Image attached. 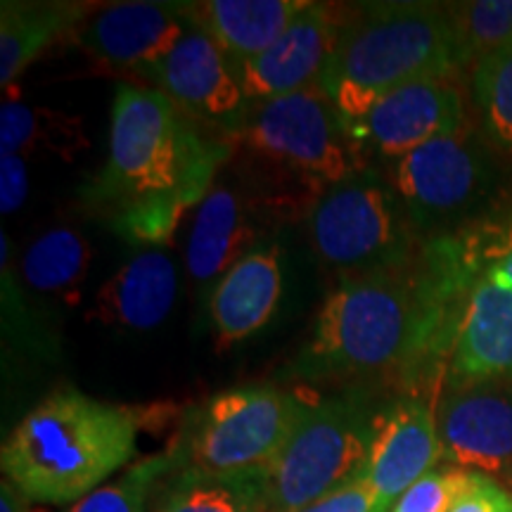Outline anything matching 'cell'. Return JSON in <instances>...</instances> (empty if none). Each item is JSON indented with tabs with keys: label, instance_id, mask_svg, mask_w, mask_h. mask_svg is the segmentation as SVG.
<instances>
[{
	"label": "cell",
	"instance_id": "obj_1",
	"mask_svg": "<svg viewBox=\"0 0 512 512\" xmlns=\"http://www.w3.org/2000/svg\"><path fill=\"white\" fill-rule=\"evenodd\" d=\"M228 155L226 143L204 140L157 88L119 83L105 166L86 185L83 202L128 245L164 247L185 211L200 207L214 188Z\"/></svg>",
	"mask_w": 512,
	"mask_h": 512
},
{
	"label": "cell",
	"instance_id": "obj_2",
	"mask_svg": "<svg viewBox=\"0 0 512 512\" xmlns=\"http://www.w3.org/2000/svg\"><path fill=\"white\" fill-rule=\"evenodd\" d=\"M456 302L425 273L342 278L320 306L309 342L292 363L299 377H349L432 363L456 342Z\"/></svg>",
	"mask_w": 512,
	"mask_h": 512
},
{
	"label": "cell",
	"instance_id": "obj_3",
	"mask_svg": "<svg viewBox=\"0 0 512 512\" xmlns=\"http://www.w3.org/2000/svg\"><path fill=\"white\" fill-rule=\"evenodd\" d=\"M136 411L67 387L19 420L0 451V467L36 505H74L136 456Z\"/></svg>",
	"mask_w": 512,
	"mask_h": 512
},
{
	"label": "cell",
	"instance_id": "obj_4",
	"mask_svg": "<svg viewBox=\"0 0 512 512\" xmlns=\"http://www.w3.org/2000/svg\"><path fill=\"white\" fill-rule=\"evenodd\" d=\"M460 64L448 5L366 3L339 22L318 86L354 124L387 93L415 81L446 79Z\"/></svg>",
	"mask_w": 512,
	"mask_h": 512
},
{
	"label": "cell",
	"instance_id": "obj_5",
	"mask_svg": "<svg viewBox=\"0 0 512 512\" xmlns=\"http://www.w3.org/2000/svg\"><path fill=\"white\" fill-rule=\"evenodd\" d=\"M304 399L285 389L254 384L221 392L192 415L176 470L204 477L264 475L283 453L306 413Z\"/></svg>",
	"mask_w": 512,
	"mask_h": 512
},
{
	"label": "cell",
	"instance_id": "obj_6",
	"mask_svg": "<svg viewBox=\"0 0 512 512\" xmlns=\"http://www.w3.org/2000/svg\"><path fill=\"white\" fill-rule=\"evenodd\" d=\"M306 230L318 259L335 271H399L411 252V223L394 188L361 169L313 197Z\"/></svg>",
	"mask_w": 512,
	"mask_h": 512
},
{
	"label": "cell",
	"instance_id": "obj_7",
	"mask_svg": "<svg viewBox=\"0 0 512 512\" xmlns=\"http://www.w3.org/2000/svg\"><path fill=\"white\" fill-rule=\"evenodd\" d=\"M373 415L356 399L316 401L275 463L261 475L271 512H299L363 477Z\"/></svg>",
	"mask_w": 512,
	"mask_h": 512
},
{
	"label": "cell",
	"instance_id": "obj_8",
	"mask_svg": "<svg viewBox=\"0 0 512 512\" xmlns=\"http://www.w3.org/2000/svg\"><path fill=\"white\" fill-rule=\"evenodd\" d=\"M238 138L254 155L313 185L316 195L363 169L347 119L320 86L256 102L242 114Z\"/></svg>",
	"mask_w": 512,
	"mask_h": 512
},
{
	"label": "cell",
	"instance_id": "obj_9",
	"mask_svg": "<svg viewBox=\"0 0 512 512\" xmlns=\"http://www.w3.org/2000/svg\"><path fill=\"white\" fill-rule=\"evenodd\" d=\"M392 188L413 230L446 235L489 200L496 162L484 140L463 126L396 159Z\"/></svg>",
	"mask_w": 512,
	"mask_h": 512
},
{
	"label": "cell",
	"instance_id": "obj_10",
	"mask_svg": "<svg viewBox=\"0 0 512 512\" xmlns=\"http://www.w3.org/2000/svg\"><path fill=\"white\" fill-rule=\"evenodd\" d=\"M437 430L453 467L512 482V380L448 384Z\"/></svg>",
	"mask_w": 512,
	"mask_h": 512
},
{
	"label": "cell",
	"instance_id": "obj_11",
	"mask_svg": "<svg viewBox=\"0 0 512 512\" xmlns=\"http://www.w3.org/2000/svg\"><path fill=\"white\" fill-rule=\"evenodd\" d=\"M192 27L185 3L105 5L74 31L83 53L105 67L147 74L164 60Z\"/></svg>",
	"mask_w": 512,
	"mask_h": 512
},
{
	"label": "cell",
	"instance_id": "obj_12",
	"mask_svg": "<svg viewBox=\"0 0 512 512\" xmlns=\"http://www.w3.org/2000/svg\"><path fill=\"white\" fill-rule=\"evenodd\" d=\"M463 95L446 79L408 83L387 93L368 114L349 124L356 145L377 155L401 159L418 147L463 128Z\"/></svg>",
	"mask_w": 512,
	"mask_h": 512
},
{
	"label": "cell",
	"instance_id": "obj_13",
	"mask_svg": "<svg viewBox=\"0 0 512 512\" xmlns=\"http://www.w3.org/2000/svg\"><path fill=\"white\" fill-rule=\"evenodd\" d=\"M441 441L437 411L418 396H403L373 415V441L363 477L373 486L377 512H389L427 472L437 470Z\"/></svg>",
	"mask_w": 512,
	"mask_h": 512
},
{
	"label": "cell",
	"instance_id": "obj_14",
	"mask_svg": "<svg viewBox=\"0 0 512 512\" xmlns=\"http://www.w3.org/2000/svg\"><path fill=\"white\" fill-rule=\"evenodd\" d=\"M147 81L192 121L238 117L240 124L247 112L238 72L214 38L195 22L176 48L147 74Z\"/></svg>",
	"mask_w": 512,
	"mask_h": 512
},
{
	"label": "cell",
	"instance_id": "obj_15",
	"mask_svg": "<svg viewBox=\"0 0 512 512\" xmlns=\"http://www.w3.org/2000/svg\"><path fill=\"white\" fill-rule=\"evenodd\" d=\"M339 22L328 5L309 3L266 53L235 67L247 102H266L318 86Z\"/></svg>",
	"mask_w": 512,
	"mask_h": 512
},
{
	"label": "cell",
	"instance_id": "obj_16",
	"mask_svg": "<svg viewBox=\"0 0 512 512\" xmlns=\"http://www.w3.org/2000/svg\"><path fill=\"white\" fill-rule=\"evenodd\" d=\"M484 380H512V287L496 268L467 299L448 366V384Z\"/></svg>",
	"mask_w": 512,
	"mask_h": 512
},
{
	"label": "cell",
	"instance_id": "obj_17",
	"mask_svg": "<svg viewBox=\"0 0 512 512\" xmlns=\"http://www.w3.org/2000/svg\"><path fill=\"white\" fill-rule=\"evenodd\" d=\"M283 297V264L273 240L259 242L214 285L209 299L216 347L228 349L259 332Z\"/></svg>",
	"mask_w": 512,
	"mask_h": 512
},
{
	"label": "cell",
	"instance_id": "obj_18",
	"mask_svg": "<svg viewBox=\"0 0 512 512\" xmlns=\"http://www.w3.org/2000/svg\"><path fill=\"white\" fill-rule=\"evenodd\" d=\"M178 299V268L164 247L140 249L95 294L93 318L124 332L166 323Z\"/></svg>",
	"mask_w": 512,
	"mask_h": 512
},
{
	"label": "cell",
	"instance_id": "obj_19",
	"mask_svg": "<svg viewBox=\"0 0 512 512\" xmlns=\"http://www.w3.org/2000/svg\"><path fill=\"white\" fill-rule=\"evenodd\" d=\"M256 245V223L245 200L230 188H211L192 219L185 266L197 285H216Z\"/></svg>",
	"mask_w": 512,
	"mask_h": 512
},
{
	"label": "cell",
	"instance_id": "obj_20",
	"mask_svg": "<svg viewBox=\"0 0 512 512\" xmlns=\"http://www.w3.org/2000/svg\"><path fill=\"white\" fill-rule=\"evenodd\" d=\"M306 8H309V0L185 3L188 17L214 38L233 67L266 53Z\"/></svg>",
	"mask_w": 512,
	"mask_h": 512
},
{
	"label": "cell",
	"instance_id": "obj_21",
	"mask_svg": "<svg viewBox=\"0 0 512 512\" xmlns=\"http://www.w3.org/2000/svg\"><path fill=\"white\" fill-rule=\"evenodd\" d=\"M91 3L3 0L0 3V83L8 88L43 50L74 34L91 17Z\"/></svg>",
	"mask_w": 512,
	"mask_h": 512
},
{
	"label": "cell",
	"instance_id": "obj_22",
	"mask_svg": "<svg viewBox=\"0 0 512 512\" xmlns=\"http://www.w3.org/2000/svg\"><path fill=\"white\" fill-rule=\"evenodd\" d=\"M93 261V249L79 230L53 228L27 247L22 256L24 283L38 294L76 302Z\"/></svg>",
	"mask_w": 512,
	"mask_h": 512
},
{
	"label": "cell",
	"instance_id": "obj_23",
	"mask_svg": "<svg viewBox=\"0 0 512 512\" xmlns=\"http://www.w3.org/2000/svg\"><path fill=\"white\" fill-rule=\"evenodd\" d=\"M88 147L83 121L74 114L3 100L0 107V152H48L62 159H74Z\"/></svg>",
	"mask_w": 512,
	"mask_h": 512
},
{
	"label": "cell",
	"instance_id": "obj_24",
	"mask_svg": "<svg viewBox=\"0 0 512 512\" xmlns=\"http://www.w3.org/2000/svg\"><path fill=\"white\" fill-rule=\"evenodd\" d=\"M152 512H271L261 475L204 477L174 470Z\"/></svg>",
	"mask_w": 512,
	"mask_h": 512
},
{
	"label": "cell",
	"instance_id": "obj_25",
	"mask_svg": "<svg viewBox=\"0 0 512 512\" xmlns=\"http://www.w3.org/2000/svg\"><path fill=\"white\" fill-rule=\"evenodd\" d=\"M174 470V453L147 456L133 463L114 482L102 484L93 494L81 498L67 512H152L159 486L174 475Z\"/></svg>",
	"mask_w": 512,
	"mask_h": 512
},
{
	"label": "cell",
	"instance_id": "obj_26",
	"mask_svg": "<svg viewBox=\"0 0 512 512\" xmlns=\"http://www.w3.org/2000/svg\"><path fill=\"white\" fill-rule=\"evenodd\" d=\"M456 29L460 62H479L512 46V0H477L448 5Z\"/></svg>",
	"mask_w": 512,
	"mask_h": 512
},
{
	"label": "cell",
	"instance_id": "obj_27",
	"mask_svg": "<svg viewBox=\"0 0 512 512\" xmlns=\"http://www.w3.org/2000/svg\"><path fill=\"white\" fill-rule=\"evenodd\" d=\"M472 93L489 138L512 150V46L496 50L475 64Z\"/></svg>",
	"mask_w": 512,
	"mask_h": 512
},
{
	"label": "cell",
	"instance_id": "obj_28",
	"mask_svg": "<svg viewBox=\"0 0 512 512\" xmlns=\"http://www.w3.org/2000/svg\"><path fill=\"white\" fill-rule=\"evenodd\" d=\"M467 482H470V470L460 467L432 470L420 482H415L389 512H448Z\"/></svg>",
	"mask_w": 512,
	"mask_h": 512
},
{
	"label": "cell",
	"instance_id": "obj_29",
	"mask_svg": "<svg viewBox=\"0 0 512 512\" xmlns=\"http://www.w3.org/2000/svg\"><path fill=\"white\" fill-rule=\"evenodd\" d=\"M448 512H512V494L494 477L470 472V482Z\"/></svg>",
	"mask_w": 512,
	"mask_h": 512
},
{
	"label": "cell",
	"instance_id": "obj_30",
	"mask_svg": "<svg viewBox=\"0 0 512 512\" xmlns=\"http://www.w3.org/2000/svg\"><path fill=\"white\" fill-rule=\"evenodd\" d=\"M29 195V166L27 157L15 152H0V211L3 216L27 202Z\"/></svg>",
	"mask_w": 512,
	"mask_h": 512
},
{
	"label": "cell",
	"instance_id": "obj_31",
	"mask_svg": "<svg viewBox=\"0 0 512 512\" xmlns=\"http://www.w3.org/2000/svg\"><path fill=\"white\" fill-rule=\"evenodd\" d=\"M299 512H377V498L373 486L366 482V477H361Z\"/></svg>",
	"mask_w": 512,
	"mask_h": 512
},
{
	"label": "cell",
	"instance_id": "obj_32",
	"mask_svg": "<svg viewBox=\"0 0 512 512\" xmlns=\"http://www.w3.org/2000/svg\"><path fill=\"white\" fill-rule=\"evenodd\" d=\"M0 512H46L36 508V503H31L15 484L3 479L0 484Z\"/></svg>",
	"mask_w": 512,
	"mask_h": 512
},
{
	"label": "cell",
	"instance_id": "obj_33",
	"mask_svg": "<svg viewBox=\"0 0 512 512\" xmlns=\"http://www.w3.org/2000/svg\"><path fill=\"white\" fill-rule=\"evenodd\" d=\"M494 268H496V271H498V273H501V275H503V278H505V280H508V283H510V287H512V252H510L508 256H503V259H501V261H498V264H496Z\"/></svg>",
	"mask_w": 512,
	"mask_h": 512
}]
</instances>
